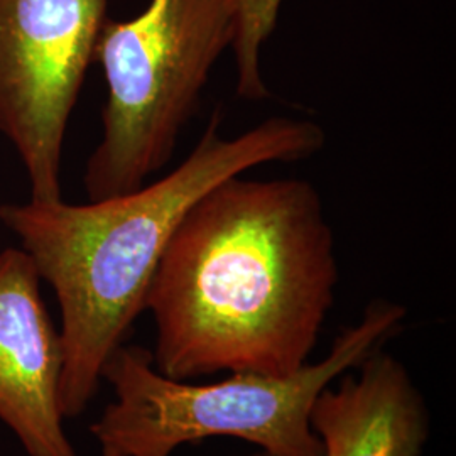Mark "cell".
<instances>
[{
    "label": "cell",
    "mask_w": 456,
    "mask_h": 456,
    "mask_svg": "<svg viewBox=\"0 0 456 456\" xmlns=\"http://www.w3.org/2000/svg\"><path fill=\"white\" fill-rule=\"evenodd\" d=\"M212 120L183 163L161 180L86 205L56 201L0 207L61 310L60 406L77 418L97 394L109 357L146 310L151 281L173 233L218 183L267 163H291L325 146L323 129L305 118L271 117L225 137Z\"/></svg>",
    "instance_id": "cell-2"
},
{
    "label": "cell",
    "mask_w": 456,
    "mask_h": 456,
    "mask_svg": "<svg viewBox=\"0 0 456 456\" xmlns=\"http://www.w3.org/2000/svg\"><path fill=\"white\" fill-rule=\"evenodd\" d=\"M233 456H274V455H271V453H267V452H262V450H257V452H254V453H248V455H233Z\"/></svg>",
    "instance_id": "cell-9"
},
{
    "label": "cell",
    "mask_w": 456,
    "mask_h": 456,
    "mask_svg": "<svg viewBox=\"0 0 456 456\" xmlns=\"http://www.w3.org/2000/svg\"><path fill=\"white\" fill-rule=\"evenodd\" d=\"M110 0H0V132L34 201L61 200L68 122Z\"/></svg>",
    "instance_id": "cell-5"
},
{
    "label": "cell",
    "mask_w": 456,
    "mask_h": 456,
    "mask_svg": "<svg viewBox=\"0 0 456 456\" xmlns=\"http://www.w3.org/2000/svg\"><path fill=\"white\" fill-rule=\"evenodd\" d=\"M337 284L333 232L310 181L232 176L184 215L151 281L152 362L176 380L294 374Z\"/></svg>",
    "instance_id": "cell-1"
},
{
    "label": "cell",
    "mask_w": 456,
    "mask_h": 456,
    "mask_svg": "<svg viewBox=\"0 0 456 456\" xmlns=\"http://www.w3.org/2000/svg\"><path fill=\"white\" fill-rule=\"evenodd\" d=\"M326 386L311 409L323 456H423L431 414L406 365L384 346Z\"/></svg>",
    "instance_id": "cell-7"
},
{
    "label": "cell",
    "mask_w": 456,
    "mask_h": 456,
    "mask_svg": "<svg viewBox=\"0 0 456 456\" xmlns=\"http://www.w3.org/2000/svg\"><path fill=\"white\" fill-rule=\"evenodd\" d=\"M284 0H235L237 29L232 51L237 68V94L247 102H264L269 88L262 75V49L276 31Z\"/></svg>",
    "instance_id": "cell-8"
},
{
    "label": "cell",
    "mask_w": 456,
    "mask_h": 456,
    "mask_svg": "<svg viewBox=\"0 0 456 456\" xmlns=\"http://www.w3.org/2000/svg\"><path fill=\"white\" fill-rule=\"evenodd\" d=\"M403 305L375 299L357 325L338 333L325 359L294 374L232 372L212 384L161 374L142 346L120 345L102 379L114 403L90 426L100 456H171L184 444L228 436L274 456H323L311 409L326 386L359 367L404 326Z\"/></svg>",
    "instance_id": "cell-3"
},
{
    "label": "cell",
    "mask_w": 456,
    "mask_h": 456,
    "mask_svg": "<svg viewBox=\"0 0 456 456\" xmlns=\"http://www.w3.org/2000/svg\"><path fill=\"white\" fill-rule=\"evenodd\" d=\"M24 250L0 254V419L29 456H78L63 429L61 337Z\"/></svg>",
    "instance_id": "cell-6"
},
{
    "label": "cell",
    "mask_w": 456,
    "mask_h": 456,
    "mask_svg": "<svg viewBox=\"0 0 456 456\" xmlns=\"http://www.w3.org/2000/svg\"><path fill=\"white\" fill-rule=\"evenodd\" d=\"M235 29V0H149L132 19L105 20L94 60L107 83L103 135L83 176L90 201L131 193L171 161Z\"/></svg>",
    "instance_id": "cell-4"
}]
</instances>
